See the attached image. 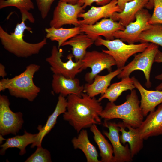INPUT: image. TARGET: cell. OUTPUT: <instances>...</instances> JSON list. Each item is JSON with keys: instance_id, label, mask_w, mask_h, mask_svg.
Returning <instances> with one entry per match:
<instances>
[{"instance_id": "17", "label": "cell", "mask_w": 162, "mask_h": 162, "mask_svg": "<svg viewBox=\"0 0 162 162\" xmlns=\"http://www.w3.org/2000/svg\"><path fill=\"white\" fill-rule=\"evenodd\" d=\"M134 84L140 93V106L144 117L154 110L157 106L162 103V91L149 90L145 89L135 77H131Z\"/></svg>"}, {"instance_id": "9", "label": "cell", "mask_w": 162, "mask_h": 162, "mask_svg": "<svg viewBox=\"0 0 162 162\" xmlns=\"http://www.w3.org/2000/svg\"><path fill=\"white\" fill-rule=\"evenodd\" d=\"M10 102L7 96L0 95V134L3 136L12 134L16 135L21 129L24 123L23 114L15 112L10 109Z\"/></svg>"}, {"instance_id": "7", "label": "cell", "mask_w": 162, "mask_h": 162, "mask_svg": "<svg viewBox=\"0 0 162 162\" xmlns=\"http://www.w3.org/2000/svg\"><path fill=\"white\" fill-rule=\"evenodd\" d=\"M56 46H53L51 51V55L46 59L50 66V70L53 74L62 75L67 78L73 79L83 70L82 61L74 62V57L70 54L67 56L68 60L66 62L62 61V51L59 50Z\"/></svg>"}, {"instance_id": "25", "label": "cell", "mask_w": 162, "mask_h": 162, "mask_svg": "<svg viewBox=\"0 0 162 162\" xmlns=\"http://www.w3.org/2000/svg\"><path fill=\"white\" fill-rule=\"evenodd\" d=\"M135 88L131 78H124L120 81L110 85L105 93L101 95L98 100L100 102L104 99L106 98L109 102H114L123 92L128 90L131 91Z\"/></svg>"}, {"instance_id": "18", "label": "cell", "mask_w": 162, "mask_h": 162, "mask_svg": "<svg viewBox=\"0 0 162 162\" xmlns=\"http://www.w3.org/2000/svg\"><path fill=\"white\" fill-rule=\"evenodd\" d=\"M67 104V99L64 97L59 94L55 109L53 113L49 116L46 123L43 127L40 125L37 128L39 132L38 133L35 141L31 145V148L42 146L43 139L54 127L57 123L58 117L66 111Z\"/></svg>"}, {"instance_id": "5", "label": "cell", "mask_w": 162, "mask_h": 162, "mask_svg": "<svg viewBox=\"0 0 162 162\" xmlns=\"http://www.w3.org/2000/svg\"><path fill=\"white\" fill-rule=\"evenodd\" d=\"M97 46L103 45L108 50L102 51L112 56L115 59L117 69L122 70L128 58L134 55L143 51L149 45L147 42L138 44H127L119 39L107 40L98 38L95 41Z\"/></svg>"}, {"instance_id": "2", "label": "cell", "mask_w": 162, "mask_h": 162, "mask_svg": "<svg viewBox=\"0 0 162 162\" xmlns=\"http://www.w3.org/2000/svg\"><path fill=\"white\" fill-rule=\"evenodd\" d=\"M22 21L16 25L13 32L8 33L0 26V40L4 48L18 57L28 58L38 54L47 44V38H44L35 43L26 41L23 39L24 31L32 32V28L27 26L26 21L29 19L26 15L21 14Z\"/></svg>"}, {"instance_id": "3", "label": "cell", "mask_w": 162, "mask_h": 162, "mask_svg": "<svg viewBox=\"0 0 162 162\" xmlns=\"http://www.w3.org/2000/svg\"><path fill=\"white\" fill-rule=\"evenodd\" d=\"M140 103L136 91L134 89L127 96L126 101L122 104L117 105L114 102H108L100 113V116L106 120L121 119L124 124L138 128L144 117Z\"/></svg>"}, {"instance_id": "11", "label": "cell", "mask_w": 162, "mask_h": 162, "mask_svg": "<svg viewBox=\"0 0 162 162\" xmlns=\"http://www.w3.org/2000/svg\"><path fill=\"white\" fill-rule=\"evenodd\" d=\"M151 16L147 9H142L136 14L134 21L126 26L124 30L114 32L113 37L129 44L138 42V38L140 34L150 26L148 21Z\"/></svg>"}, {"instance_id": "15", "label": "cell", "mask_w": 162, "mask_h": 162, "mask_svg": "<svg viewBox=\"0 0 162 162\" xmlns=\"http://www.w3.org/2000/svg\"><path fill=\"white\" fill-rule=\"evenodd\" d=\"M138 130L140 137L144 140L162 135V103L156 110L149 113Z\"/></svg>"}, {"instance_id": "30", "label": "cell", "mask_w": 162, "mask_h": 162, "mask_svg": "<svg viewBox=\"0 0 162 162\" xmlns=\"http://www.w3.org/2000/svg\"><path fill=\"white\" fill-rule=\"evenodd\" d=\"M35 151L25 161V162H51L50 152L41 146L37 147Z\"/></svg>"}, {"instance_id": "20", "label": "cell", "mask_w": 162, "mask_h": 162, "mask_svg": "<svg viewBox=\"0 0 162 162\" xmlns=\"http://www.w3.org/2000/svg\"><path fill=\"white\" fill-rule=\"evenodd\" d=\"M150 0H133L126 3L122 11L114 13L111 18L124 27L135 20L137 13L146 8Z\"/></svg>"}, {"instance_id": "4", "label": "cell", "mask_w": 162, "mask_h": 162, "mask_svg": "<svg viewBox=\"0 0 162 162\" xmlns=\"http://www.w3.org/2000/svg\"><path fill=\"white\" fill-rule=\"evenodd\" d=\"M40 68L39 65L31 64L20 74L10 79L3 78L0 81V91L8 89L12 96L33 101L40 91L33 81L34 75Z\"/></svg>"}, {"instance_id": "19", "label": "cell", "mask_w": 162, "mask_h": 162, "mask_svg": "<svg viewBox=\"0 0 162 162\" xmlns=\"http://www.w3.org/2000/svg\"><path fill=\"white\" fill-rule=\"evenodd\" d=\"M120 128L121 134L119 135L120 141L123 145L128 142L131 156L133 158L142 149L143 147L144 140L140 136L138 128H134L122 122L117 123Z\"/></svg>"}, {"instance_id": "14", "label": "cell", "mask_w": 162, "mask_h": 162, "mask_svg": "<svg viewBox=\"0 0 162 162\" xmlns=\"http://www.w3.org/2000/svg\"><path fill=\"white\" fill-rule=\"evenodd\" d=\"M122 11L118 5V0H111L109 3L103 6H92L87 12L80 13L78 17L83 19L80 20V25H92L101 19L111 18L116 12Z\"/></svg>"}, {"instance_id": "33", "label": "cell", "mask_w": 162, "mask_h": 162, "mask_svg": "<svg viewBox=\"0 0 162 162\" xmlns=\"http://www.w3.org/2000/svg\"><path fill=\"white\" fill-rule=\"evenodd\" d=\"M111 0H79L77 3L81 5L84 9L91 6L92 3L95 2L98 5L102 6L109 3Z\"/></svg>"}, {"instance_id": "26", "label": "cell", "mask_w": 162, "mask_h": 162, "mask_svg": "<svg viewBox=\"0 0 162 162\" xmlns=\"http://www.w3.org/2000/svg\"><path fill=\"white\" fill-rule=\"evenodd\" d=\"M96 125H92L90 127V130L94 134V140L100 151L101 162H114L112 146L102 134Z\"/></svg>"}, {"instance_id": "21", "label": "cell", "mask_w": 162, "mask_h": 162, "mask_svg": "<svg viewBox=\"0 0 162 162\" xmlns=\"http://www.w3.org/2000/svg\"><path fill=\"white\" fill-rule=\"evenodd\" d=\"M122 70L117 69L104 76L97 75L92 83L85 85L83 92L91 97H95L100 94H103L110 86L112 80L119 74Z\"/></svg>"}, {"instance_id": "23", "label": "cell", "mask_w": 162, "mask_h": 162, "mask_svg": "<svg viewBox=\"0 0 162 162\" xmlns=\"http://www.w3.org/2000/svg\"><path fill=\"white\" fill-rule=\"evenodd\" d=\"M37 134L38 133L32 134L25 130L22 135H16L6 139L5 143L0 145V154L4 155L7 150L9 148H16L20 150V155H24L26 153V147L34 142Z\"/></svg>"}, {"instance_id": "32", "label": "cell", "mask_w": 162, "mask_h": 162, "mask_svg": "<svg viewBox=\"0 0 162 162\" xmlns=\"http://www.w3.org/2000/svg\"><path fill=\"white\" fill-rule=\"evenodd\" d=\"M56 0H35L41 16L43 19L47 16L53 2Z\"/></svg>"}, {"instance_id": "22", "label": "cell", "mask_w": 162, "mask_h": 162, "mask_svg": "<svg viewBox=\"0 0 162 162\" xmlns=\"http://www.w3.org/2000/svg\"><path fill=\"white\" fill-rule=\"evenodd\" d=\"M78 136L71 140L74 148L81 150L85 154L87 162H101L98 160V154L96 147L89 139L87 130H81Z\"/></svg>"}, {"instance_id": "27", "label": "cell", "mask_w": 162, "mask_h": 162, "mask_svg": "<svg viewBox=\"0 0 162 162\" xmlns=\"http://www.w3.org/2000/svg\"><path fill=\"white\" fill-rule=\"evenodd\" d=\"M45 30L46 37L52 41H57L58 49L65 42L81 33L80 26L68 28L50 27L46 28Z\"/></svg>"}, {"instance_id": "31", "label": "cell", "mask_w": 162, "mask_h": 162, "mask_svg": "<svg viewBox=\"0 0 162 162\" xmlns=\"http://www.w3.org/2000/svg\"><path fill=\"white\" fill-rule=\"evenodd\" d=\"M154 11L149 20L150 25L162 24V0H154Z\"/></svg>"}, {"instance_id": "37", "label": "cell", "mask_w": 162, "mask_h": 162, "mask_svg": "<svg viewBox=\"0 0 162 162\" xmlns=\"http://www.w3.org/2000/svg\"><path fill=\"white\" fill-rule=\"evenodd\" d=\"M154 6V0H150L146 8L148 9H152Z\"/></svg>"}, {"instance_id": "28", "label": "cell", "mask_w": 162, "mask_h": 162, "mask_svg": "<svg viewBox=\"0 0 162 162\" xmlns=\"http://www.w3.org/2000/svg\"><path fill=\"white\" fill-rule=\"evenodd\" d=\"M149 42L162 47V24H151L149 28L143 31L138 38V42Z\"/></svg>"}, {"instance_id": "10", "label": "cell", "mask_w": 162, "mask_h": 162, "mask_svg": "<svg viewBox=\"0 0 162 162\" xmlns=\"http://www.w3.org/2000/svg\"><path fill=\"white\" fill-rule=\"evenodd\" d=\"M84 12L82 6L79 4H73L59 1L54 10L52 18L50 22V26L59 28L67 24L80 26L78 16Z\"/></svg>"}, {"instance_id": "39", "label": "cell", "mask_w": 162, "mask_h": 162, "mask_svg": "<svg viewBox=\"0 0 162 162\" xmlns=\"http://www.w3.org/2000/svg\"><path fill=\"white\" fill-rule=\"evenodd\" d=\"M155 89L159 91L162 90V82L156 87Z\"/></svg>"}, {"instance_id": "8", "label": "cell", "mask_w": 162, "mask_h": 162, "mask_svg": "<svg viewBox=\"0 0 162 162\" xmlns=\"http://www.w3.org/2000/svg\"><path fill=\"white\" fill-rule=\"evenodd\" d=\"M83 70L88 68L91 69L90 72L85 75V79L88 83H91L94 77L105 69L112 71V67L116 65V61L110 55L103 52L96 50L87 51L84 57L81 60Z\"/></svg>"}, {"instance_id": "34", "label": "cell", "mask_w": 162, "mask_h": 162, "mask_svg": "<svg viewBox=\"0 0 162 162\" xmlns=\"http://www.w3.org/2000/svg\"><path fill=\"white\" fill-rule=\"evenodd\" d=\"M154 62L158 63H162V52L159 50L156 55ZM155 78L156 79L162 81V74L156 76Z\"/></svg>"}, {"instance_id": "1", "label": "cell", "mask_w": 162, "mask_h": 162, "mask_svg": "<svg viewBox=\"0 0 162 162\" xmlns=\"http://www.w3.org/2000/svg\"><path fill=\"white\" fill-rule=\"evenodd\" d=\"M66 111L63 118L78 133L93 124L101 123L100 114L103 110L100 102L82 92L81 96L74 94L67 96Z\"/></svg>"}, {"instance_id": "36", "label": "cell", "mask_w": 162, "mask_h": 162, "mask_svg": "<svg viewBox=\"0 0 162 162\" xmlns=\"http://www.w3.org/2000/svg\"><path fill=\"white\" fill-rule=\"evenodd\" d=\"M7 75V74L5 71L4 66L2 64H0V76L4 78Z\"/></svg>"}, {"instance_id": "16", "label": "cell", "mask_w": 162, "mask_h": 162, "mask_svg": "<svg viewBox=\"0 0 162 162\" xmlns=\"http://www.w3.org/2000/svg\"><path fill=\"white\" fill-rule=\"evenodd\" d=\"M52 87L54 92L64 97L72 94L81 96L84 89V86L80 85L78 78H68L56 74L52 76Z\"/></svg>"}, {"instance_id": "40", "label": "cell", "mask_w": 162, "mask_h": 162, "mask_svg": "<svg viewBox=\"0 0 162 162\" xmlns=\"http://www.w3.org/2000/svg\"><path fill=\"white\" fill-rule=\"evenodd\" d=\"M2 135L0 134V144L1 145L2 144V140H5L6 139H4V138L2 137Z\"/></svg>"}, {"instance_id": "24", "label": "cell", "mask_w": 162, "mask_h": 162, "mask_svg": "<svg viewBox=\"0 0 162 162\" xmlns=\"http://www.w3.org/2000/svg\"><path fill=\"white\" fill-rule=\"evenodd\" d=\"M94 42V41L85 34H80L65 42L62 46L70 45L72 47V54L75 62H77L82 60L86 54L87 49Z\"/></svg>"}, {"instance_id": "13", "label": "cell", "mask_w": 162, "mask_h": 162, "mask_svg": "<svg viewBox=\"0 0 162 162\" xmlns=\"http://www.w3.org/2000/svg\"><path fill=\"white\" fill-rule=\"evenodd\" d=\"M103 125L107 128L109 131H104V134L110 141L114 154V162H130L133 160L128 144L123 145L121 142L119 132L120 128L118 124L105 120Z\"/></svg>"}, {"instance_id": "35", "label": "cell", "mask_w": 162, "mask_h": 162, "mask_svg": "<svg viewBox=\"0 0 162 162\" xmlns=\"http://www.w3.org/2000/svg\"><path fill=\"white\" fill-rule=\"evenodd\" d=\"M133 0H118V5L122 11L126 3Z\"/></svg>"}, {"instance_id": "12", "label": "cell", "mask_w": 162, "mask_h": 162, "mask_svg": "<svg viewBox=\"0 0 162 162\" xmlns=\"http://www.w3.org/2000/svg\"><path fill=\"white\" fill-rule=\"evenodd\" d=\"M80 27L81 32H84L94 41L100 36L104 37L107 40L114 39L113 33L125 28L111 18H104L93 24H81Z\"/></svg>"}, {"instance_id": "6", "label": "cell", "mask_w": 162, "mask_h": 162, "mask_svg": "<svg viewBox=\"0 0 162 162\" xmlns=\"http://www.w3.org/2000/svg\"><path fill=\"white\" fill-rule=\"evenodd\" d=\"M158 48L159 45L153 43L149 44L143 51L136 55L132 61L125 66L121 73L117 76V78L122 79L129 77L133 71L140 70L144 74L146 86L148 88L151 87L152 83L150 80V73Z\"/></svg>"}, {"instance_id": "29", "label": "cell", "mask_w": 162, "mask_h": 162, "mask_svg": "<svg viewBox=\"0 0 162 162\" xmlns=\"http://www.w3.org/2000/svg\"><path fill=\"white\" fill-rule=\"evenodd\" d=\"M14 7L19 9L20 13L27 14L29 10L34 8L32 0H0V9Z\"/></svg>"}, {"instance_id": "38", "label": "cell", "mask_w": 162, "mask_h": 162, "mask_svg": "<svg viewBox=\"0 0 162 162\" xmlns=\"http://www.w3.org/2000/svg\"><path fill=\"white\" fill-rule=\"evenodd\" d=\"M60 1L66 2L68 3L75 4L77 3L79 0H59Z\"/></svg>"}]
</instances>
